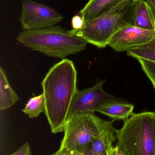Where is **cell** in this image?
Instances as JSON below:
<instances>
[{
	"label": "cell",
	"mask_w": 155,
	"mask_h": 155,
	"mask_svg": "<svg viewBox=\"0 0 155 155\" xmlns=\"http://www.w3.org/2000/svg\"><path fill=\"white\" fill-rule=\"evenodd\" d=\"M77 80L73 62L64 59L53 65L42 81L44 113L53 134L63 132L71 103L78 89Z\"/></svg>",
	"instance_id": "cell-1"
},
{
	"label": "cell",
	"mask_w": 155,
	"mask_h": 155,
	"mask_svg": "<svg viewBox=\"0 0 155 155\" xmlns=\"http://www.w3.org/2000/svg\"><path fill=\"white\" fill-rule=\"evenodd\" d=\"M135 1L125 0L104 14L85 22L79 30H70L72 34L97 48L108 45L114 35L121 29L134 25Z\"/></svg>",
	"instance_id": "cell-2"
},
{
	"label": "cell",
	"mask_w": 155,
	"mask_h": 155,
	"mask_svg": "<svg viewBox=\"0 0 155 155\" xmlns=\"http://www.w3.org/2000/svg\"><path fill=\"white\" fill-rule=\"evenodd\" d=\"M16 40L33 51L47 56L64 59L86 49L87 43L60 26L23 30Z\"/></svg>",
	"instance_id": "cell-3"
},
{
	"label": "cell",
	"mask_w": 155,
	"mask_h": 155,
	"mask_svg": "<svg viewBox=\"0 0 155 155\" xmlns=\"http://www.w3.org/2000/svg\"><path fill=\"white\" fill-rule=\"evenodd\" d=\"M115 120L106 121L95 114L84 113L74 115L66 120L59 155H77L83 153L93 140L113 126Z\"/></svg>",
	"instance_id": "cell-4"
},
{
	"label": "cell",
	"mask_w": 155,
	"mask_h": 155,
	"mask_svg": "<svg viewBox=\"0 0 155 155\" xmlns=\"http://www.w3.org/2000/svg\"><path fill=\"white\" fill-rule=\"evenodd\" d=\"M124 155H155V112L134 114L116 133Z\"/></svg>",
	"instance_id": "cell-5"
},
{
	"label": "cell",
	"mask_w": 155,
	"mask_h": 155,
	"mask_svg": "<svg viewBox=\"0 0 155 155\" xmlns=\"http://www.w3.org/2000/svg\"><path fill=\"white\" fill-rule=\"evenodd\" d=\"M105 81L98 79L92 87L83 90L77 89L71 103L67 120L74 115L95 113L104 104L123 101L104 91L103 86Z\"/></svg>",
	"instance_id": "cell-6"
},
{
	"label": "cell",
	"mask_w": 155,
	"mask_h": 155,
	"mask_svg": "<svg viewBox=\"0 0 155 155\" xmlns=\"http://www.w3.org/2000/svg\"><path fill=\"white\" fill-rule=\"evenodd\" d=\"M62 15L50 6L32 0H23L20 21L23 30L54 26L62 21Z\"/></svg>",
	"instance_id": "cell-7"
},
{
	"label": "cell",
	"mask_w": 155,
	"mask_h": 155,
	"mask_svg": "<svg viewBox=\"0 0 155 155\" xmlns=\"http://www.w3.org/2000/svg\"><path fill=\"white\" fill-rule=\"evenodd\" d=\"M155 36V31L144 30L131 25L116 33L108 45L116 52H126L132 48L147 43Z\"/></svg>",
	"instance_id": "cell-8"
},
{
	"label": "cell",
	"mask_w": 155,
	"mask_h": 155,
	"mask_svg": "<svg viewBox=\"0 0 155 155\" xmlns=\"http://www.w3.org/2000/svg\"><path fill=\"white\" fill-rule=\"evenodd\" d=\"M117 131L114 126L106 129L94 139L83 153L77 155H110L117 139Z\"/></svg>",
	"instance_id": "cell-9"
},
{
	"label": "cell",
	"mask_w": 155,
	"mask_h": 155,
	"mask_svg": "<svg viewBox=\"0 0 155 155\" xmlns=\"http://www.w3.org/2000/svg\"><path fill=\"white\" fill-rule=\"evenodd\" d=\"M125 0H89L79 14L85 22L107 12Z\"/></svg>",
	"instance_id": "cell-10"
},
{
	"label": "cell",
	"mask_w": 155,
	"mask_h": 155,
	"mask_svg": "<svg viewBox=\"0 0 155 155\" xmlns=\"http://www.w3.org/2000/svg\"><path fill=\"white\" fill-rule=\"evenodd\" d=\"M134 107L132 104L123 101L112 102L103 104L97 109L96 112L110 117L113 120H128L133 113Z\"/></svg>",
	"instance_id": "cell-11"
},
{
	"label": "cell",
	"mask_w": 155,
	"mask_h": 155,
	"mask_svg": "<svg viewBox=\"0 0 155 155\" xmlns=\"http://www.w3.org/2000/svg\"><path fill=\"white\" fill-rule=\"evenodd\" d=\"M134 26L144 30L155 31L154 14L145 0L135 1Z\"/></svg>",
	"instance_id": "cell-12"
},
{
	"label": "cell",
	"mask_w": 155,
	"mask_h": 155,
	"mask_svg": "<svg viewBox=\"0 0 155 155\" xmlns=\"http://www.w3.org/2000/svg\"><path fill=\"white\" fill-rule=\"evenodd\" d=\"M19 100L16 93L10 85L6 74L0 68V110H6L12 106Z\"/></svg>",
	"instance_id": "cell-13"
},
{
	"label": "cell",
	"mask_w": 155,
	"mask_h": 155,
	"mask_svg": "<svg viewBox=\"0 0 155 155\" xmlns=\"http://www.w3.org/2000/svg\"><path fill=\"white\" fill-rule=\"evenodd\" d=\"M45 111V102L43 94L30 98L22 109V112L30 118L37 117Z\"/></svg>",
	"instance_id": "cell-14"
},
{
	"label": "cell",
	"mask_w": 155,
	"mask_h": 155,
	"mask_svg": "<svg viewBox=\"0 0 155 155\" xmlns=\"http://www.w3.org/2000/svg\"><path fill=\"white\" fill-rule=\"evenodd\" d=\"M128 56L145 59L155 62V49L133 48L126 51Z\"/></svg>",
	"instance_id": "cell-15"
},
{
	"label": "cell",
	"mask_w": 155,
	"mask_h": 155,
	"mask_svg": "<svg viewBox=\"0 0 155 155\" xmlns=\"http://www.w3.org/2000/svg\"><path fill=\"white\" fill-rule=\"evenodd\" d=\"M136 60L140 63L146 75L152 82L155 90V62L140 58H137Z\"/></svg>",
	"instance_id": "cell-16"
},
{
	"label": "cell",
	"mask_w": 155,
	"mask_h": 155,
	"mask_svg": "<svg viewBox=\"0 0 155 155\" xmlns=\"http://www.w3.org/2000/svg\"><path fill=\"white\" fill-rule=\"evenodd\" d=\"M85 21L80 15H76L72 19V26L73 30H79L84 26Z\"/></svg>",
	"instance_id": "cell-17"
},
{
	"label": "cell",
	"mask_w": 155,
	"mask_h": 155,
	"mask_svg": "<svg viewBox=\"0 0 155 155\" xmlns=\"http://www.w3.org/2000/svg\"><path fill=\"white\" fill-rule=\"evenodd\" d=\"M10 155H32L30 144L27 142L25 143L14 153Z\"/></svg>",
	"instance_id": "cell-18"
},
{
	"label": "cell",
	"mask_w": 155,
	"mask_h": 155,
	"mask_svg": "<svg viewBox=\"0 0 155 155\" xmlns=\"http://www.w3.org/2000/svg\"><path fill=\"white\" fill-rule=\"evenodd\" d=\"M137 48H144V49H155V36L152 41L148 42L147 43L143 45H139L137 47H135Z\"/></svg>",
	"instance_id": "cell-19"
},
{
	"label": "cell",
	"mask_w": 155,
	"mask_h": 155,
	"mask_svg": "<svg viewBox=\"0 0 155 155\" xmlns=\"http://www.w3.org/2000/svg\"><path fill=\"white\" fill-rule=\"evenodd\" d=\"M110 155H124V154L123 153L119 147L116 145L115 147H114L112 149Z\"/></svg>",
	"instance_id": "cell-20"
},
{
	"label": "cell",
	"mask_w": 155,
	"mask_h": 155,
	"mask_svg": "<svg viewBox=\"0 0 155 155\" xmlns=\"http://www.w3.org/2000/svg\"><path fill=\"white\" fill-rule=\"evenodd\" d=\"M146 1L153 10L155 15V0H146Z\"/></svg>",
	"instance_id": "cell-21"
},
{
	"label": "cell",
	"mask_w": 155,
	"mask_h": 155,
	"mask_svg": "<svg viewBox=\"0 0 155 155\" xmlns=\"http://www.w3.org/2000/svg\"><path fill=\"white\" fill-rule=\"evenodd\" d=\"M50 155H59L58 154H57V153H54Z\"/></svg>",
	"instance_id": "cell-22"
},
{
	"label": "cell",
	"mask_w": 155,
	"mask_h": 155,
	"mask_svg": "<svg viewBox=\"0 0 155 155\" xmlns=\"http://www.w3.org/2000/svg\"><path fill=\"white\" fill-rule=\"evenodd\" d=\"M133 1H137V0H133Z\"/></svg>",
	"instance_id": "cell-23"
}]
</instances>
